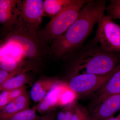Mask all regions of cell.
<instances>
[{"mask_svg": "<svg viewBox=\"0 0 120 120\" xmlns=\"http://www.w3.org/2000/svg\"><path fill=\"white\" fill-rule=\"evenodd\" d=\"M63 58L69 79L80 74L107 75L120 67V53L103 49L95 37Z\"/></svg>", "mask_w": 120, "mask_h": 120, "instance_id": "cell-1", "label": "cell"}, {"mask_svg": "<svg viewBox=\"0 0 120 120\" xmlns=\"http://www.w3.org/2000/svg\"><path fill=\"white\" fill-rule=\"evenodd\" d=\"M106 2L105 0H88L74 23L53 41L50 47V57L63 58L82 46L95 25L105 15Z\"/></svg>", "mask_w": 120, "mask_h": 120, "instance_id": "cell-2", "label": "cell"}, {"mask_svg": "<svg viewBox=\"0 0 120 120\" xmlns=\"http://www.w3.org/2000/svg\"><path fill=\"white\" fill-rule=\"evenodd\" d=\"M39 26L24 22L20 17L13 30L1 38L0 45L11 48L30 70L51 56L50 47L41 39Z\"/></svg>", "mask_w": 120, "mask_h": 120, "instance_id": "cell-3", "label": "cell"}, {"mask_svg": "<svg viewBox=\"0 0 120 120\" xmlns=\"http://www.w3.org/2000/svg\"><path fill=\"white\" fill-rule=\"evenodd\" d=\"M88 0H75L52 18L45 27L40 30L41 39L48 45L66 32L77 19L80 11Z\"/></svg>", "mask_w": 120, "mask_h": 120, "instance_id": "cell-4", "label": "cell"}, {"mask_svg": "<svg viewBox=\"0 0 120 120\" xmlns=\"http://www.w3.org/2000/svg\"><path fill=\"white\" fill-rule=\"evenodd\" d=\"M95 38L103 49L120 53V24L105 15L97 23Z\"/></svg>", "mask_w": 120, "mask_h": 120, "instance_id": "cell-5", "label": "cell"}, {"mask_svg": "<svg viewBox=\"0 0 120 120\" xmlns=\"http://www.w3.org/2000/svg\"><path fill=\"white\" fill-rule=\"evenodd\" d=\"M118 69L107 75H76L69 79L68 86L74 93L77 94L85 95L95 93L104 86Z\"/></svg>", "mask_w": 120, "mask_h": 120, "instance_id": "cell-6", "label": "cell"}, {"mask_svg": "<svg viewBox=\"0 0 120 120\" xmlns=\"http://www.w3.org/2000/svg\"><path fill=\"white\" fill-rule=\"evenodd\" d=\"M44 1L42 0H18L19 16L24 22L39 26L45 15Z\"/></svg>", "mask_w": 120, "mask_h": 120, "instance_id": "cell-7", "label": "cell"}, {"mask_svg": "<svg viewBox=\"0 0 120 120\" xmlns=\"http://www.w3.org/2000/svg\"><path fill=\"white\" fill-rule=\"evenodd\" d=\"M18 0H0L1 37L10 32L19 18Z\"/></svg>", "mask_w": 120, "mask_h": 120, "instance_id": "cell-8", "label": "cell"}, {"mask_svg": "<svg viewBox=\"0 0 120 120\" xmlns=\"http://www.w3.org/2000/svg\"><path fill=\"white\" fill-rule=\"evenodd\" d=\"M120 109V94L114 95L94 107L90 113V120H105Z\"/></svg>", "mask_w": 120, "mask_h": 120, "instance_id": "cell-9", "label": "cell"}, {"mask_svg": "<svg viewBox=\"0 0 120 120\" xmlns=\"http://www.w3.org/2000/svg\"><path fill=\"white\" fill-rule=\"evenodd\" d=\"M118 94H120V67L104 86L95 93L90 105V110L109 97Z\"/></svg>", "mask_w": 120, "mask_h": 120, "instance_id": "cell-10", "label": "cell"}, {"mask_svg": "<svg viewBox=\"0 0 120 120\" xmlns=\"http://www.w3.org/2000/svg\"><path fill=\"white\" fill-rule=\"evenodd\" d=\"M55 79H41L32 85L30 91V96L35 103L39 102L57 82Z\"/></svg>", "mask_w": 120, "mask_h": 120, "instance_id": "cell-11", "label": "cell"}, {"mask_svg": "<svg viewBox=\"0 0 120 120\" xmlns=\"http://www.w3.org/2000/svg\"><path fill=\"white\" fill-rule=\"evenodd\" d=\"M59 96V84L57 82L35 106L36 110L43 115L52 111V109L58 105Z\"/></svg>", "mask_w": 120, "mask_h": 120, "instance_id": "cell-12", "label": "cell"}, {"mask_svg": "<svg viewBox=\"0 0 120 120\" xmlns=\"http://www.w3.org/2000/svg\"><path fill=\"white\" fill-rule=\"evenodd\" d=\"M29 104V97L26 92L19 98L11 101L0 109V118L11 116L28 108Z\"/></svg>", "mask_w": 120, "mask_h": 120, "instance_id": "cell-13", "label": "cell"}, {"mask_svg": "<svg viewBox=\"0 0 120 120\" xmlns=\"http://www.w3.org/2000/svg\"><path fill=\"white\" fill-rule=\"evenodd\" d=\"M75 0H45L44 1L45 15L52 18L63 9L70 5Z\"/></svg>", "mask_w": 120, "mask_h": 120, "instance_id": "cell-14", "label": "cell"}, {"mask_svg": "<svg viewBox=\"0 0 120 120\" xmlns=\"http://www.w3.org/2000/svg\"><path fill=\"white\" fill-rule=\"evenodd\" d=\"M28 80L29 77L26 72L20 73L11 77L0 85V90L1 91L11 90L25 86Z\"/></svg>", "mask_w": 120, "mask_h": 120, "instance_id": "cell-15", "label": "cell"}, {"mask_svg": "<svg viewBox=\"0 0 120 120\" xmlns=\"http://www.w3.org/2000/svg\"><path fill=\"white\" fill-rule=\"evenodd\" d=\"M36 108H27L4 118H1L5 120H33L39 117L36 113Z\"/></svg>", "mask_w": 120, "mask_h": 120, "instance_id": "cell-16", "label": "cell"}, {"mask_svg": "<svg viewBox=\"0 0 120 120\" xmlns=\"http://www.w3.org/2000/svg\"><path fill=\"white\" fill-rule=\"evenodd\" d=\"M106 7V15L114 21L120 19V0H111Z\"/></svg>", "mask_w": 120, "mask_h": 120, "instance_id": "cell-17", "label": "cell"}, {"mask_svg": "<svg viewBox=\"0 0 120 120\" xmlns=\"http://www.w3.org/2000/svg\"><path fill=\"white\" fill-rule=\"evenodd\" d=\"M72 120H90V113L85 107L76 104Z\"/></svg>", "mask_w": 120, "mask_h": 120, "instance_id": "cell-18", "label": "cell"}, {"mask_svg": "<svg viewBox=\"0 0 120 120\" xmlns=\"http://www.w3.org/2000/svg\"><path fill=\"white\" fill-rule=\"evenodd\" d=\"M76 104L73 102L60 110L56 115V120H72L73 110Z\"/></svg>", "mask_w": 120, "mask_h": 120, "instance_id": "cell-19", "label": "cell"}, {"mask_svg": "<svg viewBox=\"0 0 120 120\" xmlns=\"http://www.w3.org/2000/svg\"><path fill=\"white\" fill-rule=\"evenodd\" d=\"M26 87L25 86L10 90L9 98L10 101L15 100L26 92Z\"/></svg>", "mask_w": 120, "mask_h": 120, "instance_id": "cell-20", "label": "cell"}, {"mask_svg": "<svg viewBox=\"0 0 120 120\" xmlns=\"http://www.w3.org/2000/svg\"><path fill=\"white\" fill-rule=\"evenodd\" d=\"M10 90L1 91L0 94V109L11 102L9 98Z\"/></svg>", "mask_w": 120, "mask_h": 120, "instance_id": "cell-21", "label": "cell"}, {"mask_svg": "<svg viewBox=\"0 0 120 120\" xmlns=\"http://www.w3.org/2000/svg\"><path fill=\"white\" fill-rule=\"evenodd\" d=\"M16 75L17 73L15 72H10L0 69V85Z\"/></svg>", "mask_w": 120, "mask_h": 120, "instance_id": "cell-22", "label": "cell"}, {"mask_svg": "<svg viewBox=\"0 0 120 120\" xmlns=\"http://www.w3.org/2000/svg\"><path fill=\"white\" fill-rule=\"evenodd\" d=\"M56 114L55 111H51L45 114L41 117L33 120H55Z\"/></svg>", "mask_w": 120, "mask_h": 120, "instance_id": "cell-23", "label": "cell"}, {"mask_svg": "<svg viewBox=\"0 0 120 120\" xmlns=\"http://www.w3.org/2000/svg\"><path fill=\"white\" fill-rule=\"evenodd\" d=\"M105 120H118V118H117V117H113L112 116V117H110V118H107V119H106Z\"/></svg>", "mask_w": 120, "mask_h": 120, "instance_id": "cell-24", "label": "cell"}, {"mask_svg": "<svg viewBox=\"0 0 120 120\" xmlns=\"http://www.w3.org/2000/svg\"><path fill=\"white\" fill-rule=\"evenodd\" d=\"M117 118H118V120H120V114H119V115H118V116H117Z\"/></svg>", "mask_w": 120, "mask_h": 120, "instance_id": "cell-25", "label": "cell"}, {"mask_svg": "<svg viewBox=\"0 0 120 120\" xmlns=\"http://www.w3.org/2000/svg\"><path fill=\"white\" fill-rule=\"evenodd\" d=\"M0 120H3V119H0Z\"/></svg>", "mask_w": 120, "mask_h": 120, "instance_id": "cell-26", "label": "cell"}]
</instances>
